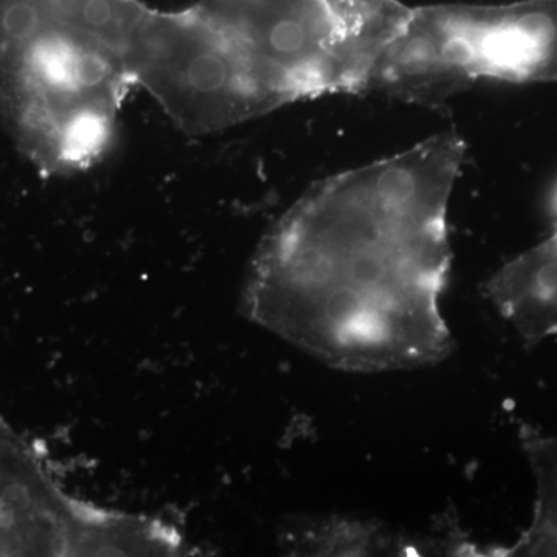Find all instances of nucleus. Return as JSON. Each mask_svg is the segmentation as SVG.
<instances>
[{
	"instance_id": "nucleus-1",
	"label": "nucleus",
	"mask_w": 557,
	"mask_h": 557,
	"mask_svg": "<svg viewBox=\"0 0 557 557\" xmlns=\"http://www.w3.org/2000/svg\"><path fill=\"white\" fill-rule=\"evenodd\" d=\"M467 145L440 132L311 186L252 262L248 317L330 368L387 372L453 351L442 295Z\"/></svg>"
},
{
	"instance_id": "nucleus-2",
	"label": "nucleus",
	"mask_w": 557,
	"mask_h": 557,
	"mask_svg": "<svg viewBox=\"0 0 557 557\" xmlns=\"http://www.w3.org/2000/svg\"><path fill=\"white\" fill-rule=\"evenodd\" d=\"M234 124L325 95L372 87L408 20L399 0H207Z\"/></svg>"
},
{
	"instance_id": "nucleus-3",
	"label": "nucleus",
	"mask_w": 557,
	"mask_h": 557,
	"mask_svg": "<svg viewBox=\"0 0 557 557\" xmlns=\"http://www.w3.org/2000/svg\"><path fill=\"white\" fill-rule=\"evenodd\" d=\"M482 79L557 83V0L410 7L370 90L434 102Z\"/></svg>"
},
{
	"instance_id": "nucleus-4",
	"label": "nucleus",
	"mask_w": 557,
	"mask_h": 557,
	"mask_svg": "<svg viewBox=\"0 0 557 557\" xmlns=\"http://www.w3.org/2000/svg\"><path fill=\"white\" fill-rule=\"evenodd\" d=\"M304 549L319 555L362 556L380 552H408L405 539L387 534L372 523L350 522L347 519H330L310 527L304 534Z\"/></svg>"
},
{
	"instance_id": "nucleus-5",
	"label": "nucleus",
	"mask_w": 557,
	"mask_h": 557,
	"mask_svg": "<svg viewBox=\"0 0 557 557\" xmlns=\"http://www.w3.org/2000/svg\"><path fill=\"white\" fill-rule=\"evenodd\" d=\"M522 446L536 479L534 523L548 536L557 539V435L544 437L523 429Z\"/></svg>"
}]
</instances>
